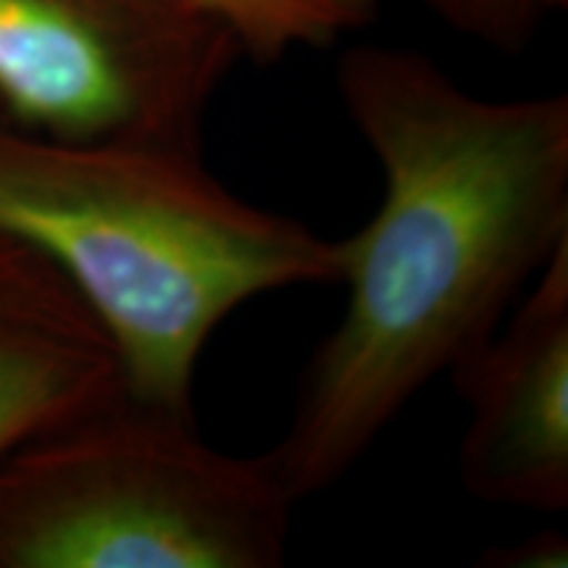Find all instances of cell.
<instances>
[{"instance_id":"5b68a950","label":"cell","mask_w":568,"mask_h":568,"mask_svg":"<svg viewBox=\"0 0 568 568\" xmlns=\"http://www.w3.org/2000/svg\"><path fill=\"white\" fill-rule=\"evenodd\" d=\"M468 422L458 450L466 493L535 514L568 508V243L497 332L447 374Z\"/></svg>"},{"instance_id":"52a82bcc","label":"cell","mask_w":568,"mask_h":568,"mask_svg":"<svg viewBox=\"0 0 568 568\" xmlns=\"http://www.w3.org/2000/svg\"><path fill=\"white\" fill-rule=\"evenodd\" d=\"M195 11L222 24L247 59L268 63L297 48L332 45L353 30L335 0H187Z\"/></svg>"},{"instance_id":"7a4b0ae2","label":"cell","mask_w":568,"mask_h":568,"mask_svg":"<svg viewBox=\"0 0 568 568\" xmlns=\"http://www.w3.org/2000/svg\"><path fill=\"white\" fill-rule=\"evenodd\" d=\"M0 230L45 255L111 337L126 389L195 410L213 332L255 297L339 282V240L232 193L203 151L0 122Z\"/></svg>"},{"instance_id":"3957f363","label":"cell","mask_w":568,"mask_h":568,"mask_svg":"<svg viewBox=\"0 0 568 568\" xmlns=\"http://www.w3.org/2000/svg\"><path fill=\"white\" fill-rule=\"evenodd\" d=\"M295 506L272 453L126 389L0 460V568H276Z\"/></svg>"},{"instance_id":"ba28073f","label":"cell","mask_w":568,"mask_h":568,"mask_svg":"<svg viewBox=\"0 0 568 568\" xmlns=\"http://www.w3.org/2000/svg\"><path fill=\"white\" fill-rule=\"evenodd\" d=\"M450 30L503 53H518L566 0H422Z\"/></svg>"},{"instance_id":"8992f818","label":"cell","mask_w":568,"mask_h":568,"mask_svg":"<svg viewBox=\"0 0 568 568\" xmlns=\"http://www.w3.org/2000/svg\"><path fill=\"white\" fill-rule=\"evenodd\" d=\"M122 393V358L67 276L0 230V460Z\"/></svg>"},{"instance_id":"277c9868","label":"cell","mask_w":568,"mask_h":568,"mask_svg":"<svg viewBox=\"0 0 568 568\" xmlns=\"http://www.w3.org/2000/svg\"><path fill=\"white\" fill-rule=\"evenodd\" d=\"M240 59L187 0H0V113L51 138L203 151Z\"/></svg>"},{"instance_id":"6da1fadb","label":"cell","mask_w":568,"mask_h":568,"mask_svg":"<svg viewBox=\"0 0 568 568\" xmlns=\"http://www.w3.org/2000/svg\"><path fill=\"white\" fill-rule=\"evenodd\" d=\"M343 109L382 197L339 240L347 301L268 447L297 503L345 479L422 389L495 335L568 243V95L493 101L429 55L351 48Z\"/></svg>"},{"instance_id":"30bf717a","label":"cell","mask_w":568,"mask_h":568,"mask_svg":"<svg viewBox=\"0 0 568 568\" xmlns=\"http://www.w3.org/2000/svg\"><path fill=\"white\" fill-rule=\"evenodd\" d=\"M335 3L353 19L355 27H361L374 17L376 3H379V0H335Z\"/></svg>"},{"instance_id":"9c48e42d","label":"cell","mask_w":568,"mask_h":568,"mask_svg":"<svg viewBox=\"0 0 568 568\" xmlns=\"http://www.w3.org/2000/svg\"><path fill=\"white\" fill-rule=\"evenodd\" d=\"M568 558L566 535L539 531L516 545H500L481 556L479 564L489 568H564Z\"/></svg>"}]
</instances>
